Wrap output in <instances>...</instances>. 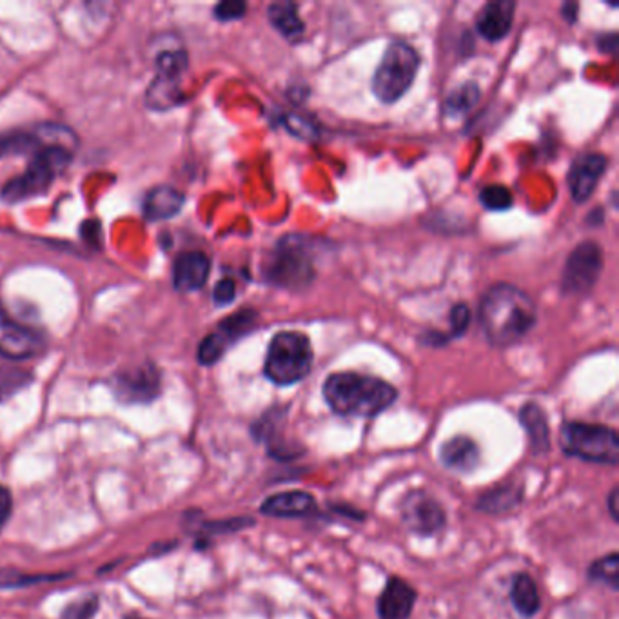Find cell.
Listing matches in <instances>:
<instances>
[{"mask_svg":"<svg viewBox=\"0 0 619 619\" xmlns=\"http://www.w3.org/2000/svg\"><path fill=\"white\" fill-rule=\"evenodd\" d=\"M480 324L489 344L509 347L520 342L536 324V307L516 285H492L480 304Z\"/></svg>","mask_w":619,"mask_h":619,"instance_id":"1","label":"cell"},{"mask_svg":"<svg viewBox=\"0 0 619 619\" xmlns=\"http://www.w3.org/2000/svg\"><path fill=\"white\" fill-rule=\"evenodd\" d=\"M322 393L333 413L358 418H374L398 398L393 385L358 373L331 374L324 382Z\"/></svg>","mask_w":619,"mask_h":619,"instance_id":"2","label":"cell"},{"mask_svg":"<svg viewBox=\"0 0 619 619\" xmlns=\"http://www.w3.org/2000/svg\"><path fill=\"white\" fill-rule=\"evenodd\" d=\"M313 347L304 333H278L267 349L264 373L273 384L280 387L298 384L313 367Z\"/></svg>","mask_w":619,"mask_h":619,"instance_id":"3","label":"cell"},{"mask_svg":"<svg viewBox=\"0 0 619 619\" xmlns=\"http://www.w3.org/2000/svg\"><path fill=\"white\" fill-rule=\"evenodd\" d=\"M71 162V151L64 146L46 144L33 155L30 168L26 169L20 177L10 180L2 189V198L6 202H22L31 197H37L44 193L51 182L68 168Z\"/></svg>","mask_w":619,"mask_h":619,"instance_id":"4","label":"cell"},{"mask_svg":"<svg viewBox=\"0 0 619 619\" xmlns=\"http://www.w3.org/2000/svg\"><path fill=\"white\" fill-rule=\"evenodd\" d=\"M420 68V57L405 42H393L385 50L373 77V93L384 104H393L413 86Z\"/></svg>","mask_w":619,"mask_h":619,"instance_id":"5","label":"cell"},{"mask_svg":"<svg viewBox=\"0 0 619 619\" xmlns=\"http://www.w3.org/2000/svg\"><path fill=\"white\" fill-rule=\"evenodd\" d=\"M565 454L585 462L618 465L619 436L614 429L596 423L569 422L561 427Z\"/></svg>","mask_w":619,"mask_h":619,"instance_id":"6","label":"cell"},{"mask_svg":"<svg viewBox=\"0 0 619 619\" xmlns=\"http://www.w3.org/2000/svg\"><path fill=\"white\" fill-rule=\"evenodd\" d=\"M266 276L269 282L289 289H302L313 282L315 267L300 236H287L276 246L267 262Z\"/></svg>","mask_w":619,"mask_h":619,"instance_id":"7","label":"cell"},{"mask_svg":"<svg viewBox=\"0 0 619 619\" xmlns=\"http://www.w3.org/2000/svg\"><path fill=\"white\" fill-rule=\"evenodd\" d=\"M603 269V253L594 242H583L570 253L565 264L561 287L567 295L589 293L598 282Z\"/></svg>","mask_w":619,"mask_h":619,"instance_id":"8","label":"cell"},{"mask_svg":"<svg viewBox=\"0 0 619 619\" xmlns=\"http://www.w3.org/2000/svg\"><path fill=\"white\" fill-rule=\"evenodd\" d=\"M187 69V55L184 51H164L158 55L157 77L148 89V104L153 109H169L178 102L180 80Z\"/></svg>","mask_w":619,"mask_h":619,"instance_id":"9","label":"cell"},{"mask_svg":"<svg viewBox=\"0 0 619 619\" xmlns=\"http://www.w3.org/2000/svg\"><path fill=\"white\" fill-rule=\"evenodd\" d=\"M402 521L409 531L418 536H434L445 527L442 503L427 491H411L402 500Z\"/></svg>","mask_w":619,"mask_h":619,"instance_id":"10","label":"cell"},{"mask_svg":"<svg viewBox=\"0 0 619 619\" xmlns=\"http://www.w3.org/2000/svg\"><path fill=\"white\" fill-rule=\"evenodd\" d=\"M44 347L42 336L28 325L20 324L0 305V356L10 360H26Z\"/></svg>","mask_w":619,"mask_h":619,"instance_id":"11","label":"cell"},{"mask_svg":"<svg viewBox=\"0 0 619 619\" xmlns=\"http://www.w3.org/2000/svg\"><path fill=\"white\" fill-rule=\"evenodd\" d=\"M256 322L253 311H242L229 316L222 324L218 325L217 331L204 338V342L198 347V360L202 365L217 364L226 353L227 347L236 342L240 336L246 335L247 331Z\"/></svg>","mask_w":619,"mask_h":619,"instance_id":"12","label":"cell"},{"mask_svg":"<svg viewBox=\"0 0 619 619\" xmlns=\"http://www.w3.org/2000/svg\"><path fill=\"white\" fill-rule=\"evenodd\" d=\"M607 164H609L607 157L598 153H589L574 160L567 180H569L570 197L576 204H585L592 197L594 189L607 169Z\"/></svg>","mask_w":619,"mask_h":619,"instance_id":"13","label":"cell"},{"mask_svg":"<svg viewBox=\"0 0 619 619\" xmlns=\"http://www.w3.org/2000/svg\"><path fill=\"white\" fill-rule=\"evenodd\" d=\"M416 598V590L407 581L393 576L378 598V616L380 619H407L413 614Z\"/></svg>","mask_w":619,"mask_h":619,"instance_id":"14","label":"cell"},{"mask_svg":"<svg viewBox=\"0 0 619 619\" xmlns=\"http://www.w3.org/2000/svg\"><path fill=\"white\" fill-rule=\"evenodd\" d=\"M160 380L153 367H142L115 378V393L124 402H151L158 394Z\"/></svg>","mask_w":619,"mask_h":619,"instance_id":"15","label":"cell"},{"mask_svg":"<svg viewBox=\"0 0 619 619\" xmlns=\"http://www.w3.org/2000/svg\"><path fill=\"white\" fill-rule=\"evenodd\" d=\"M211 262L202 251H186L177 256L173 266V285L180 293L197 291L206 284Z\"/></svg>","mask_w":619,"mask_h":619,"instance_id":"16","label":"cell"},{"mask_svg":"<svg viewBox=\"0 0 619 619\" xmlns=\"http://www.w3.org/2000/svg\"><path fill=\"white\" fill-rule=\"evenodd\" d=\"M516 4L512 0H494L483 6L478 19L476 30L483 39L489 42H498L509 35L514 20Z\"/></svg>","mask_w":619,"mask_h":619,"instance_id":"17","label":"cell"},{"mask_svg":"<svg viewBox=\"0 0 619 619\" xmlns=\"http://www.w3.org/2000/svg\"><path fill=\"white\" fill-rule=\"evenodd\" d=\"M315 509V496L305 491L278 492L269 496L260 507V511L271 518H304L313 514Z\"/></svg>","mask_w":619,"mask_h":619,"instance_id":"18","label":"cell"},{"mask_svg":"<svg viewBox=\"0 0 619 619\" xmlns=\"http://www.w3.org/2000/svg\"><path fill=\"white\" fill-rule=\"evenodd\" d=\"M442 463L454 472H472L480 465V447L467 436H454L443 443L440 449Z\"/></svg>","mask_w":619,"mask_h":619,"instance_id":"19","label":"cell"},{"mask_svg":"<svg viewBox=\"0 0 619 619\" xmlns=\"http://www.w3.org/2000/svg\"><path fill=\"white\" fill-rule=\"evenodd\" d=\"M184 207V195L171 186L155 187L144 200V215L151 222L169 220Z\"/></svg>","mask_w":619,"mask_h":619,"instance_id":"20","label":"cell"},{"mask_svg":"<svg viewBox=\"0 0 619 619\" xmlns=\"http://www.w3.org/2000/svg\"><path fill=\"white\" fill-rule=\"evenodd\" d=\"M520 420L529 436L534 454H545L551 451V433L549 422L538 403H527L520 411Z\"/></svg>","mask_w":619,"mask_h":619,"instance_id":"21","label":"cell"},{"mask_svg":"<svg viewBox=\"0 0 619 619\" xmlns=\"http://www.w3.org/2000/svg\"><path fill=\"white\" fill-rule=\"evenodd\" d=\"M512 607L523 618H532L540 612V592L536 587V581L529 574L514 576L511 587Z\"/></svg>","mask_w":619,"mask_h":619,"instance_id":"22","label":"cell"},{"mask_svg":"<svg viewBox=\"0 0 619 619\" xmlns=\"http://www.w3.org/2000/svg\"><path fill=\"white\" fill-rule=\"evenodd\" d=\"M267 17H269V22L273 24V28L285 39L296 40L298 37H302L305 28L304 22L300 19L296 4H293V2L271 4L269 10H267Z\"/></svg>","mask_w":619,"mask_h":619,"instance_id":"23","label":"cell"},{"mask_svg":"<svg viewBox=\"0 0 619 619\" xmlns=\"http://www.w3.org/2000/svg\"><path fill=\"white\" fill-rule=\"evenodd\" d=\"M521 494L523 489L518 485H502L482 494L476 503V509L487 514H505L520 505Z\"/></svg>","mask_w":619,"mask_h":619,"instance_id":"24","label":"cell"},{"mask_svg":"<svg viewBox=\"0 0 619 619\" xmlns=\"http://www.w3.org/2000/svg\"><path fill=\"white\" fill-rule=\"evenodd\" d=\"M478 100H480V88L474 82H467L447 97L443 104V111L447 117H462L476 106Z\"/></svg>","mask_w":619,"mask_h":619,"instance_id":"25","label":"cell"},{"mask_svg":"<svg viewBox=\"0 0 619 619\" xmlns=\"http://www.w3.org/2000/svg\"><path fill=\"white\" fill-rule=\"evenodd\" d=\"M42 146H46L39 137V133H11L0 137V157H11V155H26V153H37Z\"/></svg>","mask_w":619,"mask_h":619,"instance_id":"26","label":"cell"},{"mask_svg":"<svg viewBox=\"0 0 619 619\" xmlns=\"http://www.w3.org/2000/svg\"><path fill=\"white\" fill-rule=\"evenodd\" d=\"M589 580L619 590V554L612 552L605 558L594 561L589 567Z\"/></svg>","mask_w":619,"mask_h":619,"instance_id":"27","label":"cell"},{"mask_svg":"<svg viewBox=\"0 0 619 619\" xmlns=\"http://www.w3.org/2000/svg\"><path fill=\"white\" fill-rule=\"evenodd\" d=\"M480 202L491 211H503L512 206V193L505 186L483 187Z\"/></svg>","mask_w":619,"mask_h":619,"instance_id":"28","label":"cell"},{"mask_svg":"<svg viewBox=\"0 0 619 619\" xmlns=\"http://www.w3.org/2000/svg\"><path fill=\"white\" fill-rule=\"evenodd\" d=\"M97 610H99V598L97 596H86V598L73 601L71 605H68L62 612L60 619H91L97 614Z\"/></svg>","mask_w":619,"mask_h":619,"instance_id":"29","label":"cell"},{"mask_svg":"<svg viewBox=\"0 0 619 619\" xmlns=\"http://www.w3.org/2000/svg\"><path fill=\"white\" fill-rule=\"evenodd\" d=\"M246 10L247 6L244 2L227 0V2H220L215 8V17L222 22H229V20L242 19Z\"/></svg>","mask_w":619,"mask_h":619,"instance_id":"30","label":"cell"},{"mask_svg":"<svg viewBox=\"0 0 619 619\" xmlns=\"http://www.w3.org/2000/svg\"><path fill=\"white\" fill-rule=\"evenodd\" d=\"M471 324V309L465 304L454 305L451 311L452 336H462Z\"/></svg>","mask_w":619,"mask_h":619,"instance_id":"31","label":"cell"},{"mask_svg":"<svg viewBox=\"0 0 619 619\" xmlns=\"http://www.w3.org/2000/svg\"><path fill=\"white\" fill-rule=\"evenodd\" d=\"M236 285L231 278H224L218 282L215 291H213V300L217 305L231 304L235 300Z\"/></svg>","mask_w":619,"mask_h":619,"instance_id":"32","label":"cell"},{"mask_svg":"<svg viewBox=\"0 0 619 619\" xmlns=\"http://www.w3.org/2000/svg\"><path fill=\"white\" fill-rule=\"evenodd\" d=\"M11 511H13V498H11V492L0 485V531L2 527L10 520Z\"/></svg>","mask_w":619,"mask_h":619,"instance_id":"33","label":"cell"},{"mask_svg":"<svg viewBox=\"0 0 619 619\" xmlns=\"http://www.w3.org/2000/svg\"><path fill=\"white\" fill-rule=\"evenodd\" d=\"M607 502H609L610 518H612V520L614 521H618L619 520V509H618L619 489L618 487H614V489L610 491L609 500H607Z\"/></svg>","mask_w":619,"mask_h":619,"instance_id":"34","label":"cell"},{"mask_svg":"<svg viewBox=\"0 0 619 619\" xmlns=\"http://www.w3.org/2000/svg\"><path fill=\"white\" fill-rule=\"evenodd\" d=\"M561 15L569 22H574V20L578 19V4H565L561 8Z\"/></svg>","mask_w":619,"mask_h":619,"instance_id":"35","label":"cell"},{"mask_svg":"<svg viewBox=\"0 0 619 619\" xmlns=\"http://www.w3.org/2000/svg\"><path fill=\"white\" fill-rule=\"evenodd\" d=\"M128 619H140V618H138V616H129Z\"/></svg>","mask_w":619,"mask_h":619,"instance_id":"36","label":"cell"}]
</instances>
